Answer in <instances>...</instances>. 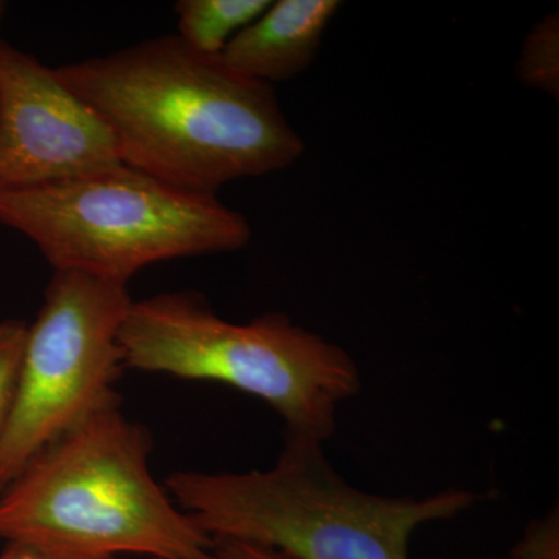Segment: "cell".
I'll list each match as a JSON object with an SVG mask.
<instances>
[{
  "label": "cell",
  "instance_id": "cell-1",
  "mask_svg": "<svg viewBox=\"0 0 559 559\" xmlns=\"http://www.w3.org/2000/svg\"><path fill=\"white\" fill-rule=\"evenodd\" d=\"M109 124L124 165L189 193L286 170L304 156L275 87L176 33L55 68Z\"/></svg>",
  "mask_w": 559,
  "mask_h": 559
},
{
  "label": "cell",
  "instance_id": "cell-4",
  "mask_svg": "<svg viewBox=\"0 0 559 559\" xmlns=\"http://www.w3.org/2000/svg\"><path fill=\"white\" fill-rule=\"evenodd\" d=\"M120 347L127 370L229 385L264 401L289 436L320 443L360 388L358 366L340 345L283 312L229 322L197 290L132 299Z\"/></svg>",
  "mask_w": 559,
  "mask_h": 559
},
{
  "label": "cell",
  "instance_id": "cell-3",
  "mask_svg": "<svg viewBox=\"0 0 559 559\" xmlns=\"http://www.w3.org/2000/svg\"><path fill=\"white\" fill-rule=\"evenodd\" d=\"M322 444L286 433L270 469L176 471L165 487L212 538L250 540L296 559H409L415 530L480 500L465 489L421 499L360 491L331 468Z\"/></svg>",
  "mask_w": 559,
  "mask_h": 559
},
{
  "label": "cell",
  "instance_id": "cell-2",
  "mask_svg": "<svg viewBox=\"0 0 559 559\" xmlns=\"http://www.w3.org/2000/svg\"><path fill=\"white\" fill-rule=\"evenodd\" d=\"M148 430L119 406L53 441L0 489V540L47 559H216L150 468Z\"/></svg>",
  "mask_w": 559,
  "mask_h": 559
},
{
  "label": "cell",
  "instance_id": "cell-12",
  "mask_svg": "<svg viewBox=\"0 0 559 559\" xmlns=\"http://www.w3.org/2000/svg\"><path fill=\"white\" fill-rule=\"evenodd\" d=\"M511 559H559L558 510L528 525L520 543L513 547Z\"/></svg>",
  "mask_w": 559,
  "mask_h": 559
},
{
  "label": "cell",
  "instance_id": "cell-8",
  "mask_svg": "<svg viewBox=\"0 0 559 559\" xmlns=\"http://www.w3.org/2000/svg\"><path fill=\"white\" fill-rule=\"evenodd\" d=\"M342 3L278 0L238 33L219 55L235 72L274 86L299 76L318 57L320 44Z\"/></svg>",
  "mask_w": 559,
  "mask_h": 559
},
{
  "label": "cell",
  "instance_id": "cell-6",
  "mask_svg": "<svg viewBox=\"0 0 559 559\" xmlns=\"http://www.w3.org/2000/svg\"><path fill=\"white\" fill-rule=\"evenodd\" d=\"M128 286L53 271L27 325L9 426L0 440V489L40 451L98 412L119 406L127 370L120 331Z\"/></svg>",
  "mask_w": 559,
  "mask_h": 559
},
{
  "label": "cell",
  "instance_id": "cell-5",
  "mask_svg": "<svg viewBox=\"0 0 559 559\" xmlns=\"http://www.w3.org/2000/svg\"><path fill=\"white\" fill-rule=\"evenodd\" d=\"M0 224L27 237L53 271L124 286L151 264L235 252L252 238L248 218L218 197L175 189L124 164L0 190Z\"/></svg>",
  "mask_w": 559,
  "mask_h": 559
},
{
  "label": "cell",
  "instance_id": "cell-7",
  "mask_svg": "<svg viewBox=\"0 0 559 559\" xmlns=\"http://www.w3.org/2000/svg\"><path fill=\"white\" fill-rule=\"evenodd\" d=\"M123 164L105 119L55 68L0 38V190Z\"/></svg>",
  "mask_w": 559,
  "mask_h": 559
},
{
  "label": "cell",
  "instance_id": "cell-14",
  "mask_svg": "<svg viewBox=\"0 0 559 559\" xmlns=\"http://www.w3.org/2000/svg\"><path fill=\"white\" fill-rule=\"evenodd\" d=\"M0 559H47L43 555L36 554L27 547L16 546V544H5L0 551Z\"/></svg>",
  "mask_w": 559,
  "mask_h": 559
},
{
  "label": "cell",
  "instance_id": "cell-15",
  "mask_svg": "<svg viewBox=\"0 0 559 559\" xmlns=\"http://www.w3.org/2000/svg\"><path fill=\"white\" fill-rule=\"evenodd\" d=\"M7 10H9V7H7V2L0 0V27H2L3 20H5Z\"/></svg>",
  "mask_w": 559,
  "mask_h": 559
},
{
  "label": "cell",
  "instance_id": "cell-13",
  "mask_svg": "<svg viewBox=\"0 0 559 559\" xmlns=\"http://www.w3.org/2000/svg\"><path fill=\"white\" fill-rule=\"evenodd\" d=\"M213 539V554L216 559H296L285 551L250 543V540L215 536Z\"/></svg>",
  "mask_w": 559,
  "mask_h": 559
},
{
  "label": "cell",
  "instance_id": "cell-11",
  "mask_svg": "<svg viewBox=\"0 0 559 559\" xmlns=\"http://www.w3.org/2000/svg\"><path fill=\"white\" fill-rule=\"evenodd\" d=\"M27 325L21 319L0 320V440L13 411Z\"/></svg>",
  "mask_w": 559,
  "mask_h": 559
},
{
  "label": "cell",
  "instance_id": "cell-10",
  "mask_svg": "<svg viewBox=\"0 0 559 559\" xmlns=\"http://www.w3.org/2000/svg\"><path fill=\"white\" fill-rule=\"evenodd\" d=\"M516 76L530 90L559 97V20L549 14L533 25L522 43Z\"/></svg>",
  "mask_w": 559,
  "mask_h": 559
},
{
  "label": "cell",
  "instance_id": "cell-9",
  "mask_svg": "<svg viewBox=\"0 0 559 559\" xmlns=\"http://www.w3.org/2000/svg\"><path fill=\"white\" fill-rule=\"evenodd\" d=\"M271 3V0H179L175 3L176 35L190 49L218 57Z\"/></svg>",
  "mask_w": 559,
  "mask_h": 559
},
{
  "label": "cell",
  "instance_id": "cell-16",
  "mask_svg": "<svg viewBox=\"0 0 559 559\" xmlns=\"http://www.w3.org/2000/svg\"><path fill=\"white\" fill-rule=\"evenodd\" d=\"M112 559H138V558H112ZM142 559H157V558H142Z\"/></svg>",
  "mask_w": 559,
  "mask_h": 559
}]
</instances>
